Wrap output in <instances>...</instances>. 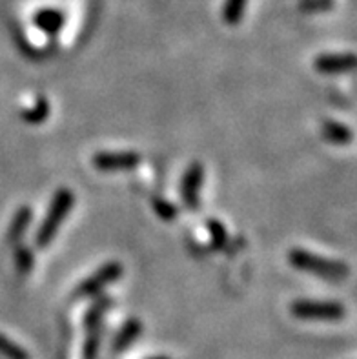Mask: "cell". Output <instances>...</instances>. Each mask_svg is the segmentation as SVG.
Masks as SVG:
<instances>
[{
    "label": "cell",
    "mask_w": 357,
    "mask_h": 359,
    "mask_svg": "<svg viewBox=\"0 0 357 359\" xmlns=\"http://www.w3.org/2000/svg\"><path fill=\"white\" fill-rule=\"evenodd\" d=\"M73 205H75V194L69 188L62 187L55 191L41 226H39L35 237H33V243H35L39 250H44V248L51 245V241L59 233L62 223L68 219L69 212L73 210Z\"/></svg>",
    "instance_id": "6da1fadb"
},
{
    "label": "cell",
    "mask_w": 357,
    "mask_h": 359,
    "mask_svg": "<svg viewBox=\"0 0 357 359\" xmlns=\"http://www.w3.org/2000/svg\"><path fill=\"white\" fill-rule=\"evenodd\" d=\"M290 264L295 270L312 273L316 278H321L325 281L339 283L350 276V266L343 261L326 259L323 255H317L304 248H292L288 254Z\"/></svg>",
    "instance_id": "7a4b0ae2"
},
{
    "label": "cell",
    "mask_w": 357,
    "mask_h": 359,
    "mask_svg": "<svg viewBox=\"0 0 357 359\" xmlns=\"http://www.w3.org/2000/svg\"><path fill=\"white\" fill-rule=\"evenodd\" d=\"M292 316L301 321H325L334 323L346 316V309L339 301H319V299H295L290 305Z\"/></svg>",
    "instance_id": "3957f363"
},
{
    "label": "cell",
    "mask_w": 357,
    "mask_h": 359,
    "mask_svg": "<svg viewBox=\"0 0 357 359\" xmlns=\"http://www.w3.org/2000/svg\"><path fill=\"white\" fill-rule=\"evenodd\" d=\"M124 273V266L119 261H108L95 272L90 273L86 279H82L79 283L75 290H73V297L75 299H86V297L99 296L100 292L105 290L108 285H114L115 281L122 278Z\"/></svg>",
    "instance_id": "277c9868"
},
{
    "label": "cell",
    "mask_w": 357,
    "mask_h": 359,
    "mask_svg": "<svg viewBox=\"0 0 357 359\" xmlns=\"http://www.w3.org/2000/svg\"><path fill=\"white\" fill-rule=\"evenodd\" d=\"M204 184V166L195 161L184 170L181 179V197L188 210L195 212L201 208V190Z\"/></svg>",
    "instance_id": "5b68a950"
},
{
    "label": "cell",
    "mask_w": 357,
    "mask_h": 359,
    "mask_svg": "<svg viewBox=\"0 0 357 359\" xmlns=\"http://www.w3.org/2000/svg\"><path fill=\"white\" fill-rule=\"evenodd\" d=\"M142 163V155L137 151H97L91 157V164L100 172L133 170Z\"/></svg>",
    "instance_id": "8992f818"
},
{
    "label": "cell",
    "mask_w": 357,
    "mask_h": 359,
    "mask_svg": "<svg viewBox=\"0 0 357 359\" xmlns=\"http://www.w3.org/2000/svg\"><path fill=\"white\" fill-rule=\"evenodd\" d=\"M314 68L321 75H343L356 68V57L352 51L346 53H321L314 60Z\"/></svg>",
    "instance_id": "52a82bcc"
},
{
    "label": "cell",
    "mask_w": 357,
    "mask_h": 359,
    "mask_svg": "<svg viewBox=\"0 0 357 359\" xmlns=\"http://www.w3.org/2000/svg\"><path fill=\"white\" fill-rule=\"evenodd\" d=\"M64 22H66V15L59 8H41L33 15V24L36 29H41L42 33L50 36L62 32Z\"/></svg>",
    "instance_id": "ba28073f"
},
{
    "label": "cell",
    "mask_w": 357,
    "mask_h": 359,
    "mask_svg": "<svg viewBox=\"0 0 357 359\" xmlns=\"http://www.w3.org/2000/svg\"><path fill=\"white\" fill-rule=\"evenodd\" d=\"M33 219V210L29 206H20V208L15 212L13 219H11V224L8 228V233H6V239H8L9 245H17L24 239L27 228L32 224Z\"/></svg>",
    "instance_id": "9c48e42d"
},
{
    "label": "cell",
    "mask_w": 357,
    "mask_h": 359,
    "mask_svg": "<svg viewBox=\"0 0 357 359\" xmlns=\"http://www.w3.org/2000/svg\"><path fill=\"white\" fill-rule=\"evenodd\" d=\"M321 135L326 142L335 146H346L352 142L353 133L350 126L339 123V121H325L321 126Z\"/></svg>",
    "instance_id": "30bf717a"
},
{
    "label": "cell",
    "mask_w": 357,
    "mask_h": 359,
    "mask_svg": "<svg viewBox=\"0 0 357 359\" xmlns=\"http://www.w3.org/2000/svg\"><path fill=\"white\" fill-rule=\"evenodd\" d=\"M142 332V323H140L137 318H130L126 323L122 325L121 330H119L117 337H115L114 341V352H122L130 348L131 343L137 341Z\"/></svg>",
    "instance_id": "8fae6325"
},
{
    "label": "cell",
    "mask_w": 357,
    "mask_h": 359,
    "mask_svg": "<svg viewBox=\"0 0 357 359\" xmlns=\"http://www.w3.org/2000/svg\"><path fill=\"white\" fill-rule=\"evenodd\" d=\"M50 114H51L50 100L46 99V97H39L32 108H26L20 111V118H22L26 124L36 126V124L46 123V121H48V117H50Z\"/></svg>",
    "instance_id": "7c38bea8"
},
{
    "label": "cell",
    "mask_w": 357,
    "mask_h": 359,
    "mask_svg": "<svg viewBox=\"0 0 357 359\" xmlns=\"http://www.w3.org/2000/svg\"><path fill=\"white\" fill-rule=\"evenodd\" d=\"M246 6H248V0H224L221 9L222 22L228 26H237L244 18Z\"/></svg>",
    "instance_id": "4fadbf2b"
},
{
    "label": "cell",
    "mask_w": 357,
    "mask_h": 359,
    "mask_svg": "<svg viewBox=\"0 0 357 359\" xmlns=\"http://www.w3.org/2000/svg\"><path fill=\"white\" fill-rule=\"evenodd\" d=\"M15 269L20 276H27L35 266V255L29 246L24 245L22 241L15 245Z\"/></svg>",
    "instance_id": "5bb4252c"
},
{
    "label": "cell",
    "mask_w": 357,
    "mask_h": 359,
    "mask_svg": "<svg viewBox=\"0 0 357 359\" xmlns=\"http://www.w3.org/2000/svg\"><path fill=\"white\" fill-rule=\"evenodd\" d=\"M88 328V337L84 343V352H82V359H99V348H100V323L90 325Z\"/></svg>",
    "instance_id": "9a60e30c"
},
{
    "label": "cell",
    "mask_w": 357,
    "mask_h": 359,
    "mask_svg": "<svg viewBox=\"0 0 357 359\" xmlns=\"http://www.w3.org/2000/svg\"><path fill=\"white\" fill-rule=\"evenodd\" d=\"M206 228H208L213 248H215V250H222V248L228 245L227 226H224L219 219H208V221H206Z\"/></svg>",
    "instance_id": "2e32d148"
},
{
    "label": "cell",
    "mask_w": 357,
    "mask_h": 359,
    "mask_svg": "<svg viewBox=\"0 0 357 359\" xmlns=\"http://www.w3.org/2000/svg\"><path fill=\"white\" fill-rule=\"evenodd\" d=\"M0 355L4 359H32L24 346L11 341L4 334H0Z\"/></svg>",
    "instance_id": "e0dca14e"
},
{
    "label": "cell",
    "mask_w": 357,
    "mask_h": 359,
    "mask_svg": "<svg viewBox=\"0 0 357 359\" xmlns=\"http://www.w3.org/2000/svg\"><path fill=\"white\" fill-rule=\"evenodd\" d=\"M151 206H154L155 214L159 215V219H163V221H166V223H172V221H175L177 215H179V210H177V206L161 196H155L154 199H151Z\"/></svg>",
    "instance_id": "ac0fdd59"
},
{
    "label": "cell",
    "mask_w": 357,
    "mask_h": 359,
    "mask_svg": "<svg viewBox=\"0 0 357 359\" xmlns=\"http://www.w3.org/2000/svg\"><path fill=\"white\" fill-rule=\"evenodd\" d=\"M334 8V0H299L303 13H326Z\"/></svg>",
    "instance_id": "d6986e66"
},
{
    "label": "cell",
    "mask_w": 357,
    "mask_h": 359,
    "mask_svg": "<svg viewBox=\"0 0 357 359\" xmlns=\"http://www.w3.org/2000/svg\"><path fill=\"white\" fill-rule=\"evenodd\" d=\"M149 359H172V358H166V355H157V358H149Z\"/></svg>",
    "instance_id": "ffe728a7"
}]
</instances>
